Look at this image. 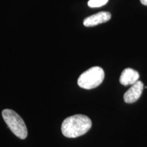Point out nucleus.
Wrapping results in <instances>:
<instances>
[{
  "instance_id": "2",
  "label": "nucleus",
  "mask_w": 147,
  "mask_h": 147,
  "mask_svg": "<svg viewBox=\"0 0 147 147\" xmlns=\"http://www.w3.org/2000/svg\"><path fill=\"white\" fill-rule=\"evenodd\" d=\"M2 117L5 123L16 136L20 139H25L27 136V129L23 119L16 112L10 109L2 111Z\"/></svg>"
},
{
  "instance_id": "8",
  "label": "nucleus",
  "mask_w": 147,
  "mask_h": 147,
  "mask_svg": "<svg viewBox=\"0 0 147 147\" xmlns=\"http://www.w3.org/2000/svg\"><path fill=\"white\" fill-rule=\"evenodd\" d=\"M140 2L142 3L143 5H146L147 6V0H140Z\"/></svg>"
},
{
  "instance_id": "6",
  "label": "nucleus",
  "mask_w": 147,
  "mask_h": 147,
  "mask_svg": "<svg viewBox=\"0 0 147 147\" xmlns=\"http://www.w3.org/2000/svg\"><path fill=\"white\" fill-rule=\"evenodd\" d=\"M139 78V73L137 71L131 68H126L121 73L119 81L123 85H132L138 80Z\"/></svg>"
},
{
  "instance_id": "3",
  "label": "nucleus",
  "mask_w": 147,
  "mask_h": 147,
  "mask_svg": "<svg viewBox=\"0 0 147 147\" xmlns=\"http://www.w3.org/2000/svg\"><path fill=\"white\" fill-rule=\"evenodd\" d=\"M104 78V69L98 66H95L84 71L79 76L78 84L82 89H92L100 85Z\"/></svg>"
},
{
  "instance_id": "5",
  "label": "nucleus",
  "mask_w": 147,
  "mask_h": 147,
  "mask_svg": "<svg viewBox=\"0 0 147 147\" xmlns=\"http://www.w3.org/2000/svg\"><path fill=\"white\" fill-rule=\"evenodd\" d=\"M111 18V14L108 12H100L88 16L84 20L83 24L85 27H93L95 25L106 23Z\"/></svg>"
},
{
  "instance_id": "4",
  "label": "nucleus",
  "mask_w": 147,
  "mask_h": 147,
  "mask_svg": "<svg viewBox=\"0 0 147 147\" xmlns=\"http://www.w3.org/2000/svg\"><path fill=\"white\" fill-rule=\"evenodd\" d=\"M143 89H144V84L142 82L138 80L125 93L123 99L125 102L127 104H132V103L136 102L140 97L142 95Z\"/></svg>"
},
{
  "instance_id": "7",
  "label": "nucleus",
  "mask_w": 147,
  "mask_h": 147,
  "mask_svg": "<svg viewBox=\"0 0 147 147\" xmlns=\"http://www.w3.org/2000/svg\"><path fill=\"white\" fill-rule=\"evenodd\" d=\"M108 1V0H89L88 5L91 8H98L106 4Z\"/></svg>"
},
{
  "instance_id": "1",
  "label": "nucleus",
  "mask_w": 147,
  "mask_h": 147,
  "mask_svg": "<svg viewBox=\"0 0 147 147\" xmlns=\"http://www.w3.org/2000/svg\"><path fill=\"white\" fill-rule=\"evenodd\" d=\"M92 122L89 117L83 115H75L63 121L61 131L63 136L74 138L85 134L91 128Z\"/></svg>"
}]
</instances>
